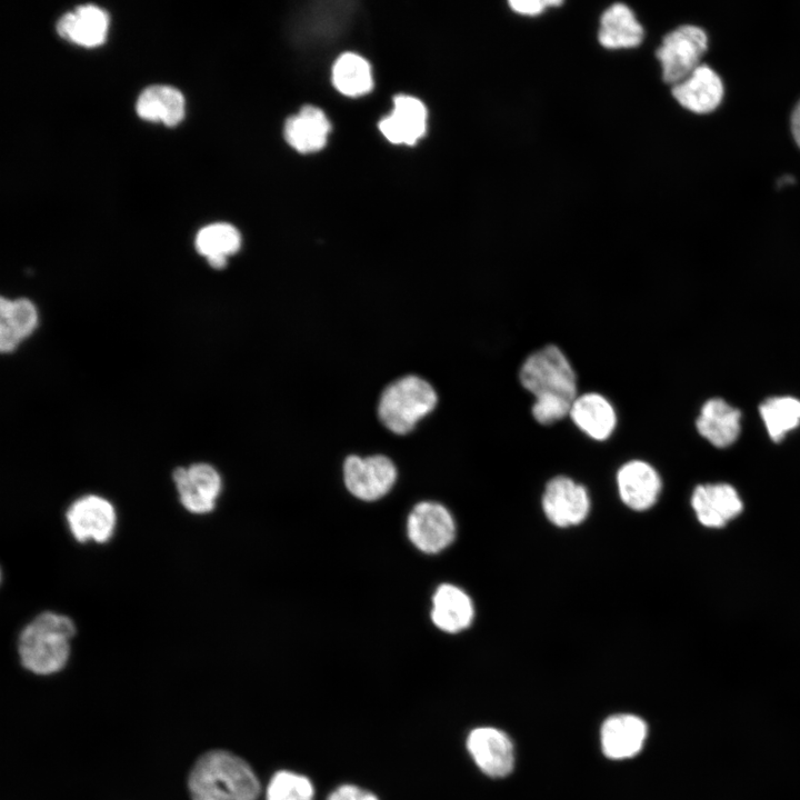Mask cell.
<instances>
[{
	"label": "cell",
	"mask_w": 800,
	"mask_h": 800,
	"mask_svg": "<svg viewBox=\"0 0 800 800\" xmlns=\"http://www.w3.org/2000/svg\"><path fill=\"white\" fill-rule=\"evenodd\" d=\"M20 341H21L20 337L10 327V324L7 321L0 320V349H1V351L4 353L13 351L18 347Z\"/></svg>",
	"instance_id": "4dcf8cb0"
},
{
	"label": "cell",
	"mask_w": 800,
	"mask_h": 800,
	"mask_svg": "<svg viewBox=\"0 0 800 800\" xmlns=\"http://www.w3.org/2000/svg\"><path fill=\"white\" fill-rule=\"evenodd\" d=\"M241 246V236L230 223L218 222L203 227L196 237V248L206 258L226 257L236 253Z\"/></svg>",
	"instance_id": "484cf974"
},
{
	"label": "cell",
	"mask_w": 800,
	"mask_h": 800,
	"mask_svg": "<svg viewBox=\"0 0 800 800\" xmlns=\"http://www.w3.org/2000/svg\"><path fill=\"white\" fill-rule=\"evenodd\" d=\"M437 404L432 386L417 376H406L389 384L379 401L381 422L397 434L410 432Z\"/></svg>",
	"instance_id": "3957f363"
},
{
	"label": "cell",
	"mask_w": 800,
	"mask_h": 800,
	"mask_svg": "<svg viewBox=\"0 0 800 800\" xmlns=\"http://www.w3.org/2000/svg\"><path fill=\"white\" fill-rule=\"evenodd\" d=\"M311 781L290 771L274 773L267 789V800H312Z\"/></svg>",
	"instance_id": "4316f807"
},
{
	"label": "cell",
	"mask_w": 800,
	"mask_h": 800,
	"mask_svg": "<svg viewBox=\"0 0 800 800\" xmlns=\"http://www.w3.org/2000/svg\"><path fill=\"white\" fill-rule=\"evenodd\" d=\"M192 800H257L260 782L238 756L214 750L196 762L189 776Z\"/></svg>",
	"instance_id": "6da1fadb"
},
{
	"label": "cell",
	"mask_w": 800,
	"mask_h": 800,
	"mask_svg": "<svg viewBox=\"0 0 800 800\" xmlns=\"http://www.w3.org/2000/svg\"><path fill=\"white\" fill-rule=\"evenodd\" d=\"M672 94L683 108L696 113H709L721 103L723 84L710 67L700 64L673 86Z\"/></svg>",
	"instance_id": "2e32d148"
},
{
	"label": "cell",
	"mask_w": 800,
	"mask_h": 800,
	"mask_svg": "<svg viewBox=\"0 0 800 800\" xmlns=\"http://www.w3.org/2000/svg\"><path fill=\"white\" fill-rule=\"evenodd\" d=\"M68 527L79 542H106L114 532L116 510L104 498L88 494L73 501L66 513Z\"/></svg>",
	"instance_id": "9c48e42d"
},
{
	"label": "cell",
	"mask_w": 800,
	"mask_h": 800,
	"mask_svg": "<svg viewBox=\"0 0 800 800\" xmlns=\"http://www.w3.org/2000/svg\"><path fill=\"white\" fill-rule=\"evenodd\" d=\"M136 110L142 119L176 126L184 117V98L173 87L153 84L141 92Z\"/></svg>",
	"instance_id": "603a6c76"
},
{
	"label": "cell",
	"mask_w": 800,
	"mask_h": 800,
	"mask_svg": "<svg viewBox=\"0 0 800 800\" xmlns=\"http://www.w3.org/2000/svg\"><path fill=\"white\" fill-rule=\"evenodd\" d=\"M473 616L472 600L462 589L450 583L437 588L430 617L438 629L449 633L460 632L471 624Z\"/></svg>",
	"instance_id": "d6986e66"
},
{
	"label": "cell",
	"mask_w": 800,
	"mask_h": 800,
	"mask_svg": "<svg viewBox=\"0 0 800 800\" xmlns=\"http://www.w3.org/2000/svg\"><path fill=\"white\" fill-rule=\"evenodd\" d=\"M3 321H7L22 340L29 337L37 327V309L28 299L21 298L13 300L11 311Z\"/></svg>",
	"instance_id": "83f0119b"
},
{
	"label": "cell",
	"mask_w": 800,
	"mask_h": 800,
	"mask_svg": "<svg viewBox=\"0 0 800 800\" xmlns=\"http://www.w3.org/2000/svg\"><path fill=\"white\" fill-rule=\"evenodd\" d=\"M520 382L536 399L556 398L573 402L577 398V376L557 346H546L531 353L522 363Z\"/></svg>",
	"instance_id": "277c9868"
},
{
	"label": "cell",
	"mask_w": 800,
	"mask_h": 800,
	"mask_svg": "<svg viewBox=\"0 0 800 800\" xmlns=\"http://www.w3.org/2000/svg\"><path fill=\"white\" fill-rule=\"evenodd\" d=\"M227 259H228V258H226V257H219V256L207 258L208 263H209L213 269H222V268H224L226 264H227Z\"/></svg>",
	"instance_id": "836d02e7"
},
{
	"label": "cell",
	"mask_w": 800,
	"mask_h": 800,
	"mask_svg": "<svg viewBox=\"0 0 800 800\" xmlns=\"http://www.w3.org/2000/svg\"><path fill=\"white\" fill-rule=\"evenodd\" d=\"M598 39L608 49L633 48L641 43L643 29L629 7L614 3L601 16Z\"/></svg>",
	"instance_id": "7402d4cb"
},
{
	"label": "cell",
	"mask_w": 800,
	"mask_h": 800,
	"mask_svg": "<svg viewBox=\"0 0 800 800\" xmlns=\"http://www.w3.org/2000/svg\"><path fill=\"white\" fill-rule=\"evenodd\" d=\"M646 722L633 714L609 717L601 727L600 740L603 753L613 760L636 756L647 737Z\"/></svg>",
	"instance_id": "9a60e30c"
},
{
	"label": "cell",
	"mask_w": 800,
	"mask_h": 800,
	"mask_svg": "<svg viewBox=\"0 0 800 800\" xmlns=\"http://www.w3.org/2000/svg\"><path fill=\"white\" fill-rule=\"evenodd\" d=\"M427 120V108L418 98L398 94L392 111L380 120L379 129L391 143L412 146L426 134Z\"/></svg>",
	"instance_id": "7c38bea8"
},
{
	"label": "cell",
	"mask_w": 800,
	"mask_h": 800,
	"mask_svg": "<svg viewBox=\"0 0 800 800\" xmlns=\"http://www.w3.org/2000/svg\"><path fill=\"white\" fill-rule=\"evenodd\" d=\"M331 124L324 112L314 106H303L284 123L287 142L301 153L321 150L328 141Z\"/></svg>",
	"instance_id": "ac0fdd59"
},
{
	"label": "cell",
	"mask_w": 800,
	"mask_h": 800,
	"mask_svg": "<svg viewBox=\"0 0 800 800\" xmlns=\"http://www.w3.org/2000/svg\"><path fill=\"white\" fill-rule=\"evenodd\" d=\"M562 2L557 0H512L509 1L510 8L522 16H538L548 7L560 6Z\"/></svg>",
	"instance_id": "f1b7e54d"
},
{
	"label": "cell",
	"mask_w": 800,
	"mask_h": 800,
	"mask_svg": "<svg viewBox=\"0 0 800 800\" xmlns=\"http://www.w3.org/2000/svg\"><path fill=\"white\" fill-rule=\"evenodd\" d=\"M617 486L619 496L628 508L644 511L657 502L661 491V479L651 464L632 460L619 469Z\"/></svg>",
	"instance_id": "5bb4252c"
},
{
	"label": "cell",
	"mask_w": 800,
	"mask_h": 800,
	"mask_svg": "<svg viewBox=\"0 0 800 800\" xmlns=\"http://www.w3.org/2000/svg\"><path fill=\"white\" fill-rule=\"evenodd\" d=\"M791 129L793 138L800 147V101L797 103L791 116Z\"/></svg>",
	"instance_id": "1f68e13d"
},
{
	"label": "cell",
	"mask_w": 800,
	"mask_h": 800,
	"mask_svg": "<svg viewBox=\"0 0 800 800\" xmlns=\"http://www.w3.org/2000/svg\"><path fill=\"white\" fill-rule=\"evenodd\" d=\"M574 424L594 440L608 439L617 424V414L610 401L600 393L589 392L577 397L569 412Z\"/></svg>",
	"instance_id": "ffe728a7"
},
{
	"label": "cell",
	"mask_w": 800,
	"mask_h": 800,
	"mask_svg": "<svg viewBox=\"0 0 800 800\" xmlns=\"http://www.w3.org/2000/svg\"><path fill=\"white\" fill-rule=\"evenodd\" d=\"M180 503L191 513L204 514L213 510L222 489L219 472L209 463L179 467L172 473Z\"/></svg>",
	"instance_id": "ba28073f"
},
{
	"label": "cell",
	"mask_w": 800,
	"mask_h": 800,
	"mask_svg": "<svg viewBox=\"0 0 800 800\" xmlns=\"http://www.w3.org/2000/svg\"><path fill=\"white\" fill-rule=\"evenodd\" d=\"M467 748L477 766L490 777H506L513 768V744L499 729L476 728L468 736Z\"/></svg>",
	"instance_id": "8fae6325"
},
{
	"label": "cell",
	"mask_w": 800,
	"mask_h": 800,
	"mask_svg": "<svg viewBox=\"0 0 800 800\" xmlns=\"http://www.w3.org/2000/svg\"><path fill=\"white\" fill-rule=\"evenodd\" d=\"M393 462L381 454L361 458L350 456L343 463V480L349 492L358 499L373 501L386 496L394 484Z\"/></svg>",
	"instance_id": "52a82bcc"
},
{
	"label": "cell",
	"mask_w": 800,
	"mask_h": 800,
	"mask_svg": "<svg viewBox=\"0 0 800 800\" xmlns=\"http://www.w3.org/2000/svg\"><path fill=\"white\" fill-rule=\"evenodd\" d=\"M741 412L721 398L707 400L696 420L700 436L717 448L731 446L739 437Z\"/></svg>",
	"instance_id": "e0dca14e"
},
{
	"label": "cell",
	"mask_w": 800,
	"mask_h": 800,
	"mask_svg": "<svg viewBox=\"0 0 800 800\" xmlns=\"http://www.w3.org/2000/svg\"><path fill=\"white\" fill-rule=\"evenodd\" d=\"M542 509L550 522L558 527L577 526L589 514L590 498L582 484L569 477L558 476L546 486Z\"/></svg>",
	"instance_id": "30bf717a"
},
{
	"label": "cell",
	"mask_w": 800,
	"mask_h": 800,
	"mask_svg": "<svg viewBox=\"0 0 800 800\" xmlns=\"http://www.w3.org/2000/svg\"><path fill=\"white\" fill-rule=\"evenodd\" d=\"M107 30V12L93 4L78 7L73 12L63 14L57 23L60 37L86 47L101 44Z\"/></svg>",
	"instance_id": "44dd1931"
},
{
	"label": "cell",
	"mask_w": 800,
	"mask_h": 800,
	"mask_svg": "<svg viewBox=\"0 0 800 800\" xmlns=\"http://www.w3.org/2000/svg\"><path fill=\"white\" fill-rule=\"evenodd\" d=\"M76 634L73 621L63 614L42 612L21 631L18 651L22 666L38 674L61 670L70 654V641Z\"/></svg>",
	"instance_id": "7a4b0ae2"
},
{
	"label": "cell",
	"mask_w": 800,
	"mask_h": 800,
	"mask_svg": "<svg viewBox=\"0 0 800 800\" xmlns=\"http://www.w3.org/2000/svg\"><path fill=\"white\" fill-rule=\"evenodd\" d=\"M332 82L336 89L344 96H363L373 87L371 67L363 57L346 52L333 64Z\"/></svg>",
	"instance_id": "cb8c5ba5"
},
{
	"label": "cell",
	"mask_w": 800,
	"mask_h": 800,
	"mask_svg": "<svg viewBox=\"0 0 800 800\" xmlns=\"http://www.w3.org/2000/svg\"><path fill=\"white\" fill-rule=\"evenodd\" d=\"M407 532L410 541L420 551L438 553L452 543L456 523L444 506L433 501H422L410 512Z\"/></svg>",
	"instance_id": "8992f818"
},
{
	"label": "cell",
	"mask_w": 800,
	"mask_h": 800,
	"mask_svg": "<svg viewBox=\"0 0 800 800\" xmlns=\"http://www.w3.org/2000/svg\"><path fill=\"white\" fill-rule=\"evenodd\" d=\"M12 308V300L6 299L4 297L0 300V318L4 320L8 318Z\"/></svg>",
	"instance_id": "d6a6232c"
},
{
	"label": "cell",
	"mask_w": 800,
	"mask_h": 800,
	"mask_svg": "<svg viewBox=\"0 0 800 800\" xmlns=\"http://www.w3.org/2000/svg\"><path fill=\"white\" fill-rule=\"evenodd\" d=\"M759 413L772 441H781L800 424V400L791 396H776L759 406Z\"/></svg>",
	"instance_id": "d4e9b609"
},
{
	"label": "cell",
	"mask_w": 800,
	"mask_h": 800,
	"mask_svg": "<svg viewBox=\"0 0 800 800\" xmlns=\"http://www.w3.org/2000/svg\"><path fill=\"white\" fill-rule=\"evenodd\" d=\"M328 800H378V798L357 786L344 784L336 789Z\"/></svg>",
	"instance_id": "f546056e"
},
{
	"label": "cell",
	"mask_w": 800,
	"mask_h": 800,
	"mask_svg": "<svg viewBox=\"0 0 800 800\" xmlns=\"http://www.w3.org/2000/svg\"><path fill=\"white\" fill-rule=\"evenodd\" d=\"M707 48V34L699 27L681 26L669 32L657 50L663 81L674 86L689 77Z\"/></svg>",
	"instance_id": "5b68a950"
},
{
	"label": "cell",
	"mask_w": 800,
	"mask_h": 800,
	"mask_svg": "<svg viewBox=\"0 0 800 800\" xmlns=\"http://www.w3.org/2000/svg\"><path fill=\"white\" fill-rule=\"evenodd\" d=\"M691 504L699 522L709 528H721L742 511V501L733 487L727 483L698 486Z\"/></svg>",
	"instance_id": "4fadbf2b"
}]
</instances>
